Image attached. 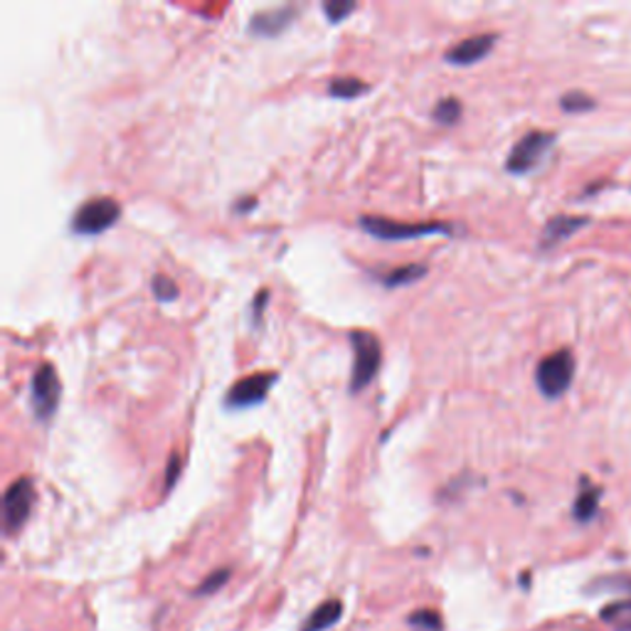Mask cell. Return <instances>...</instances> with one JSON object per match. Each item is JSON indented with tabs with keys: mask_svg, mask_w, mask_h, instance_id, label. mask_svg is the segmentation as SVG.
<instances>
[{
	"mask_svg": "<svg viewBox=\"0 0 631 631\" xmlns=\"http://www.w3.org/2000/svg\"><path fill=\"white\" fill-rule=\"evenodd\" d=\"M614 631H631V600L612 602L602 609L600 614Z\"/></svg>",
	"mask_w": 631,
	"mask_h": 631,
	"instance_id": "4fadbf2b",
	"label": "cell"
},
{
	"mask_svg": "<svg viewBox=\"0 0 631 631\" xmlns=\"http://www.w3.org/2000/svg\"><path fill=\"white\" fill-rule=\"evenodd\" d=\"M353 350H356V360H353V378H350V392L356 395L366 390L368 385L376 380L380 362H382V346L378 336L370 330H353L350 334Z\"/></svg>",
	"mask_w": 631,
	"mask_h": 631,
	"instance_id": "6da1fadb",
	"label": "cell"
},
{
	"mask_svg": "<svg viewBox=\"0 0 631 631\" xmlns=\"http://www.w3.org/2000/svg\"><path fill=\"white\" fill-rule=\"evenodd\" d=\"M250 208H254V198H250L248 202H240V206H234V210L238 212H248Z\"/></svg>",
	"mask_w": 631,
	"mask_h": 631,
	"instance_id": "d4e9b609",
	"label": "cell"
},
{
	"mask_svg": "<svg viewBox=\"0 0 631 631\" xmlns=\"http://www.w3.org/2000/svg\"><path fill=\"white\" fill-rule=\"evenodd\" d=\"M629 590H631V585H629Z\"/></svg>",
	"mask_w": 631,
	"mask_h": 631,
	"instance_id": "484cf974",
	"label": "cell"
},
{
	"mask_svg": "<svg viewBox=\"0 0 631 631\" xmlns=\"http://www.w3.org/2000/svg\"><path fill=\"white\" fill-rule=\"evenodd\" d=\"M180 469H183V459H180L178 454L170 456V462H168V469H166V491H170L176 486V481L180 476Z\"/></svg>",
	"mask_w": 631,
	"mask_h": 631,
	"instance_id": "603a6c76",
	"label": "cell"
},
{
	"mask_svg": "<svg viewBox=\"0 0 631 631\" xmlns=\"http://www.w3.org/2000/svg\"><path fill=\"white\" fill-rule=\"evenodd\" d=\"M151 288H154V296L158 298V302H173V298H178V286L164 274L154 276Z\"/></svg>",
	"mask_w": 631,
	"mask_h": 631,
	"instance_id": "ac0fdd59",
	"label": "cell"
},
{
	"mask_svg": "<svg viewBox=\"0 0 631 631\" xmlns=\"http://www.w3.org/2000/svg\"><path fill=\"white\" fill-rule=\"evenodd\" d=\"M427 274V266L424 264H408V266H400V270H392L382 276V284L385 286H404L414 280H420V276Z\"/></svg>",
	"mask_w": 631,
	"mask_h": 631,
	"instance_id": "e0dca14e",
	"label": "cell"
},
{
	"mask_svg": "<svg viewBox=\"0 0 631 631\" xmlns=\"http://www.w3.org/2000/svg\"><path fill=\"white\" fill-rule=\"evenodd\" d=\"M340 617H344V602L326 600L324 604H318L312 614H308L302 631H326L330 627H336Z\"/></svg>",
	"mask_w": 631,
	"mask_h": 631,
	"instance_id": "8fae6325",
	"label": "cell"
},
{
	"mask_svg": "<svg viewBox=\"0 0 631 631\" xmlns=\"http://www.w3.org/2000/svg\"><path fill=\"white\" fill-rule=\"evenodd\" d=\"M575 376V358L570 350H555L548 358H543L538 362L536 370V382L540 392L548 400L560 398V395L570 388Z\"/></svg>",
	"mask_w": 631,
	"mask_h": 631,
	"instance_id": "7a4b0ae2",
	"label": "cell"
},
{
	"mask_svg": "<svg viewBox=\"0 0 631 631\" xmlns=\"http://www.w3.org/2000/svg\"><path fill=\"white\" fill-rule=\"evenodd\" d=\"M587 220L585 218H570V215H558L553 218L543 230V248H553L562 240H568L575 230H580Z\"/></svg>",
	"mask_w": 631,
	"mask_h": 631,
	"instance_id": "7c38bea8",
	"label": "cell"
},
{
	"mask_svg": "<svg viewBox=\"0 0 631 631\" xmlns=\"http://www.w3.org/2000/svg\"><path fill=\"white\" fill-rule=\"evenodd\" d=\"M555 144V134L548 132H530L520 138V141L511 148L506 168L511 173H528V170L536 168L543 156L550 151V146Z\"/></svg>",
	"mask_w": 631,
	"mask_h": 631,
	"instance_id": "5b68a950",
	"label": "cell"
},
{
	"mask_svg": "<svg viewBox=\"0 0 631 631\" xmlns=\"http://www.w3.org/2000/svg\"><path fill=\"white\" fill-rule=\"evenodd\" d=\"M360 228L378 240H417V238H427V234H440V232L452 234V224H446V222L408 224V222H392V220L372 218V215L360 218Z\"/></svg>",
	"mask_w": 631,
	"mask_h": 631,
	"instance_id": "277c9868",
	"label": "cell"
},
{
	"mask_svg": "<svg viewBox=\"0 0 631 631\" xmlns=\"http://www.w3.org/2000/svg\"><path fill=\"white\" fill-rule=\"evenodd\" d=\"M462 102L456 99V96H444V99L434 106V122L437 124H444V126H452L459 119H462Z\"/></svg>",
	"mask_w": 631,
	"mask_h": 631,
	"instance_id": "2e32d148",
	"label": "cell"
},
{
	"mask_svg": "<svg viewBox=\"0 0 631 631\" xmlns=\"http://www.w3.org/2000/svg\"><path fill=\"white\" fill-rule=\"evenodd\" d=\"M356 10V3H348V0H328V3H324V13L328 15L330 23H340L348 13H353Z\"/></svg>",
	"mask_w": 631,
	"mask_h": 631,
	"instance_id": "44dd1931",
	"label": "cell"
},
{
	"mask_svg": "<svg viewBox=\"0 0 631 631\" xmlns=\"http://www.w3.org/2000/svg\"><path fill=\"white\" fill-rule=\"evenodd\" d=\"M362 92H368V84L356 77H338L330 80L328 84V94L338 96V99H356V96Z\"/></svg>",
	"mask_w": 631,
	"mask_h": 631,
	"instance_id": "5bb4252c",
	"label": "cell"
},
{
	"mask_svg": "<svg viewBox=\"0 0 631 631\" xmlns=\"http://www.w3.org/2000/svg\"><path fill=\"white\" fill-rule=\"evenodd\" d=\"M294 8H276V10H264V13H256L250 23V30L256 32V35L264 38H274L276 32L286 30L292 25L294 20Z\"/></svg>",
	"mask_w": 631,
	"mask_h": 631,
	"instance_id": "30bf717a",
	"label": "cell"
},
{
	"mask_svg": "<svg viewBox=\"0 0 631 631\" xmlns=\"http://www.w3.org/2000/svg\"><path fill=\"white\" fill-rule=\"evenodd\" d=\"M266 298H270V292H266V288H262L260 296L254 298V320L262 318V312H264V306H266Z\"/></svg>",
	"mask_w": 631,
	"mask_h": 631,
	"instance_id": "cb8c5ba5",
	"label": "cell"
},
{
	"mask_svg": "<svg viewBox=\"0 0 631 631\" xmlns=\"http://www.w3.org/2000/svg\"><path fill=\"white\" fill-rule=\"evenodd\" d=\"M32 504H35V488H32V481L25 476L15 478L13 484L6 488L3 496V518L8 533H15L25 526Z\"/></svg>",
	"mask_w": 631,
	"mask_h": 631,
	"instance_id": "8992f818",
	"label": "cell"
},
{
	"mask_svg": "<svg viewBox=\"0 0 631 631\" xmlns=\"http://www.w3.org/2000/svg\"><path fill=\"white\" fill-rule=\"evenodd\" d=\"M410 624L417 629H424V631H440V617L430 612V609H422V612L410 617Z\"/></svg>",
	"mask_w": 631,
	"mask_h": 631,
	"instance_id": "7402d4cb",
	"label": "cell"
},
{
	"mask_svg": "<svg viewBox=\"0 0 631 631\" xmlns=\"http://www.w3.org/2000/svg\"><path fill=\"white\" fill-rule=\"evenodd\" d=\"M122 218V206L114 198H92L74 212L72 230L77 234H102L109 228H114L116 220Z\"/></svg>",
	"mask_w": 631,
	"mask_h": 631,
	"instance_id": "3957f363",
	"label": "cell"
},
{
	"mask_svg": "<svg viewBox=\"0 0 631 631\" xmlns=\"http://www.w3.org/2000/svg\"><path fill=\"white\" fill-rule=\"evenodd\" d=\"M274 382H276V372H254V376L234 382L224 402H228V408L232 410L254 408V404L264 402L266 392H270Z\"/></svg>",
	"mask_w": 631,
	"mask_h": 631,
	"instance_id": "ba28073f",
	"label": "cell"
},
{
	"mask_svg": "<svg viewBox=\"0 0 631 631\" xmlns=\"http://www.w3.org/2000/svg\"><path fill=\"white\" fill-rule=\"evenodd\" d=\"M560 106L565 112H587V109H592L595 102H592V96H587L582 92H570L562 96Z\"/></svg>",
	"mask_w": 631,
	"mask_h": 631,
	"instance_id": "d6986e66",
	"label": "cell"
},
{
	"mask_svg": "<svg viewBox=\"0 0 631 631\" xmlns=\"http://www.w3.org/2000/svg\"><path fill=\"white\" fill-rule=\"evenodd\" d=\"M230 580V570L228 568H222V570H215V572H210L206 580H202V585L198 587V595L200 597H208L212 592H218L220 587Z\"/></svg>",
	"mask_w": 631,
	"mask_h": 631,
	"instance_id": "ffe728a7",
	"label": "cell"
},
{
	"mask_svg": "<svg viewBox=\"0 0 631 631\" xmlns=\"http://www.w3.org/2000/svg\"><path fill=\"white\" fill-rule=\"evenodd\" d=\"M60 404V380L50 362H42L32 376V408L38 420H50Z\"/></svg>",
	"mask_w": 631,
	"mask_h": 631,
	"instance_id": "52a82bcc",
	"label": "cell"
},
{
	"mask_svg": "<svg viewBox=\"0 0 631 631\" xmlns=\"http://www.w3.org/2000/svg\"><path fill=\"white\" fill-rule=\"evenodd\" d=\"M494 45H496V35H491V32H486V35L466 38V40L459 42V45L449 48L444 60L449 64H456V67H466V64H474L478 60H484L488 52L494 50Z\"/></svg>",
	"mask_w": 631,
	"mask_h": 631,
	"instance_id": "9c48e42d",
	"label": "cell"
},
{
	"mask_svg": "<svg viewBox=\"0 0 631 631\" xmlns=\"http://www.w3.org/2000/svg\"><path fill=\"white\" fill-rule=\"evenodd\" d=\"M597 506H600V488L587 486L585 491H580V496L575 501V518L582 523L595 518Z\"/></svg>",
	"mask_w": 631,
	"mask_h": 631,
	"instance_id": "9a60e30c",
	"label": "cell"
}]
</instances>
